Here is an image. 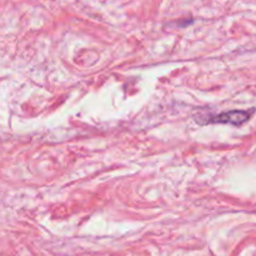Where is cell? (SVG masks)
<instances>
[{
	"instance_id": "1",
	"label": "cell",
	"mask_w": 256,
	"mask_h": 256,
	"mask_svg": "<svg viewBox=\"0 0 256 256\" xmlns=\"http://www.w3.org/2000/svg\"><path fill=\"white\" fill-rule=\"evenodd\" d=\"M255 109L249 110H230V112H222V114L214 115V116H208L205 120L206 124H229L234 126H242L245 122L250 120Z\"/></svg>"
}]
</instances>
